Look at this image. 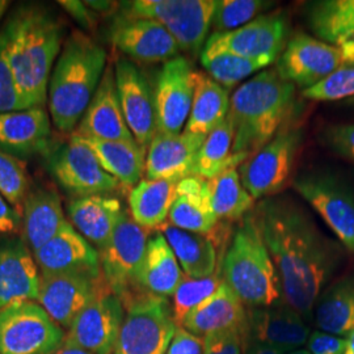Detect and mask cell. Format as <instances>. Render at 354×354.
I'll list each match as a JSON object with an SVG mask.
<instances>
[{
    "label": "cell",
    "instance_id": "cell-2",
    "mask_svg": "<svg viewBox=\"0 0 354 354\" xmlns=\"http://www.w3.org/2000/svg\"><path fill=\"white\" fill-rule=\"evenodd\" d=\"M3 30L8 61L26 108H44L51 67L62 48V26L46 10L26 6L13 13Z\"/></svg>",
    "mask_w": 354,
    "mask_h": 354
},
{
    "label": "cell",
    "instance_id": "cell-41",
    "mask_svg": "<svg viewBox=\"0 0 354 354\" xmlns=\"http://www.w3.org/2000/svg\"><path fill=\"white\" fill-rule=\"evenodd\" d=\"M266 8V3L261 0H215L212 20L214 33H226L245 26Z\"/></svg>",
    "mask_w": 354,
    "mask_h": 354
},
{
    "label": "cell",
    "instance_id": "cell-20",
    "mask_svg": "<svg viewBox=\"0 0 354 354\" xmlns=\"http://www.w3.org/2000/svg\"><path fill=\"white\" fill-rule=\"evenodd\" d=\"M41 273L24 239L0 241V310L37 301Z\"/></svg>",
    "mask_w": 354,
    "mask_h": 354
},
{
    "label": "cell",
    "instance_id": "cell-30",
    "mask_svg": "<svg viewBox=\"0 0 354 354\" xmlns=\"http://www.w3.org/2000/svg\"><path fill=\"white\" fill-rule=\"evenodd\" d=\"M184 279V272L165 235L155 232L147 243L140 272V288L158 297H171Z\"/></svg>",
    "mask_w": 354,
    "mask_h": 354
},
{
    "label": "cell",
    "instance_id": "cell-11",
    "mask_svg": "<svg viewBox=\"0 0 354 354\" xmlns=\"http://www.w3.org/2000/svg\"><path fill=\"white\" fill-rule=\"evenodd\" d=\"M64 339V328L33 301L0 310V354H50Z\"/></svg>",
    "mask_w": 354,
    "mask_h": 354
},
{
    "label": "cell",
    "instance_id": "cell-51",
    "mask_svg": "<svg viewBox=\"0 0 354 354\" xmlns=\"http://www.w3.org/2000/svg\"><path fill=\"white\" fill-rule=\"evenodd\" d=\"M244 354H285V352L264 342H254L245 349Z\"/></svg>",
    "mask_w": 354,
    "mask_h": 354
},
{
    "label": "cell",
    "instance_id": "cell-37",
    "mask_svg": "<svg viewBox=\"0 0 354 354\" xmlns=\"http://www.w3.org/2000/svg\"><path fill=\"white\" fill-rule=\"evenodd\" d=\"M234 130L230 120L226 118L221 125L206 136L203 146L197 153L196 165L192 176L210 180L230 168H239L247 158L232 155Z\"/></svg>",
    "mask_w": 354,
    "mask_h": 354
},
{
    "label": "cell",
    "instance_id": "cell-17",
    "mask_svg": "<svg viewBox=\"0 0 354 354\" xmlns=\"http://www.w3.org/2000/svg\"><path fill=\"white\" fill-rule=\"evenodd\" d=\"M109 39L115 49L142 64H165L180 50L165 26L151 19L125 12L114 19Z\"/></svg>",
    "mask_w": 354,
    "mask_h": 354
},
{
    "label": "cell",
    "instance_id": "cell-10",
    "mask_svg": "<svg viewBox=\"0 0 354 354\" xmlns=\"http://www.w3.org/2000/svg\"><path fill=\"white\" fill-rule=\"evenodd\" d=\"M46 167L59 187L75 198L111 194L121 185L77 134L46 151Z\"/></svg>",
    "mask_w": 354,
    "mask_h": 354
},
{
    "label": "cell",
    "instance_id": "cell-27",
    "mask_svg": "<svg viewBox=\"0 0 354 354\" xmlns=\"http://www.w3.org/2000/svg\"><path fill=\"white\" fill-rule=\"evenodd\" d=\"M124 212L120 200L109 194L79 197L67 205L71 225L91 244H95L99 251L111 239Z\"/></svg>",
    "mask_w": 354,
    "mask_h": 354
},
{
    "label": "cell",
    "instance_id": "cell-39",
    "mask_svg": "<svg viewBox=\"0 0 354 354\" xmlns=\"http://www.w3.org/2000/svg\"><path fill=\"white\" fill-rule=\"evenodd\" d=\"M273 62L269 58L251 59L228 53L201 54V64L206 74L227 89L259 71L261 73Z\"/></svg>",
    "mask_w": 354,
    "mask_h": 354
},
{
    "label": "cell",
    "instance_id": "cell-19",
    "mask_svg": "<svg viewBox=\"0 0 354 354\" xmlns=\"http://www.w3.org/2000/svg\"><path fill=\"white\" fill-rule=\"evenodd\" d=\"M114 75L127 127L140 147L147 150L158 131L153 89L138 66L127 58L115 62Z\"/></svg>",
    "mask_w": 354,
    "mask_h": 354
},
{
    "label": "cell",
    "instance_id": "cell-28",
    "mask_svg": "<svg viewBox=\"0 0 354 354\" xmlns=\"http://www.w3.org/2000/svg\"><path fill=\"white\" fill-rule=\"evenodd\" d=\"M21 215L23 239L33 253L51 241L67 221L58 193L45 188L28 192Z\"/></svg>",
    "mask_w": 354,
    "mask_h": 354
},
{
    "label": "cell",
    "instance_id": "cell-1",
    "mask_svg": "<svg viewBox=\"0 0 354 354\" xmlns=\"http://www.w3.org/2000/svg\"><path fill=\"white\" fill-rule=\"evenodd\" d=\"M279 274L282 298L310 317L342 260L339 243L327 238L299 203L273 196L253 212Z\"/></svg>",
    "mask_w": 354,
    "mask_h": 354
},
{
    "label": "cell",
    "instance_id": "cell-13",
    "mask_svg": "<svg viewBox=\"0 0 354 354\" xmlns=\"http://www.w3.org/2000/svg\"><path fill=\"white\" fill-rule=\"evenodd\" d=\"M294 189L323 218L342 245L354 253V190L328 174H306Z\"/></svg>",
    "mask_w": 354,
    "mask_h": 354
},
{
    "label": "cell",
    "instance_id": "cell-29",
    "mask_svg": "<svg viewBox=\"0 0 354 354\" xmlns=\"http://www.w3.org/2000/svg\"><path fill=\"white\" fill-rule=\"evenodd\" d=\"M168 221L180 230L203 235L216 226L219 219L212 209L206 180L189 176L177 183L176 197Z\"/></svg>",
    "mask_w": 354,
    "mask_h": 354
},
{
    "label": "cell",
    "instance_id": "cell-3",
    "mask_svg": "<svg viewBox=\"0 0 354 354\" xmlns=\"http://www.w3.org/2000/svg\"><path fill=\"white\" fill-rule=\"evenodd\" d=\"M295 86L268 68L243 83L230 99L232 155L250 158L283 127L294 104Z\"/></svg>",
    "mask_w": 354,
    "mask_h": 354
},
{
    "label": "cell",
    "instance_id": "cell-34",
    "mask_svg": "<svg viewBox=\"0 0 354 354\" xmlns=\"http://www.w3.org/2000/svg\"><path fill=\"white\" fill-rule=\"evenodd\" d=\"M175 181L143 178L129 194V212L146 230L163 226L176 197Z\"/></svg>",
    "mask_w": 354,
    "mask_h": 354
},
{
    "label": "cell",
    "instance_id": "cell-9",
    "mask_svg": "<svg viewBox=\"0 0 354 354\" xmlns=\"http://www.w3.org/2000/svg\"><path fill=\"white\" fill-rule=\"evenodd\" d=\"M304 131L282 127L264 147L251 155L238 168L241 184L254 201L277 196L285 187L301 147Z\"/></svg>",
    "mask_w": 354,
    "mask_h": 354
},
{
    "label": "cell",
    "instance_id": "cell-49",
    "mask_svg": "<svg viewBox=\"0 0 354 354\" xmlns=\"http://www.w3.org/2000/svg\"><path fill=\"white\" fill-rule=\"evenodd\" d=\"M21 226V214L0 194V235H12Z\"/></svg>",
    "mask_w": 354,
    "mask_h": 354
},
{
    "label": "cell",
    "instance_id": "cell-54",
    "mask_svg": "<svg viewBox=\"0 0 354 354\" xmlns=\"http://www.w3.org/2000/svg\"><path fill=\"white\" fill-rule=\"evenodd\" d=\"M7 8H8V1L7 0H0V19L6 13Z\"/></svg>",
    "mask_w": 354,
    "mask_h": 354
},
{
    "label": "cell",
    "instance_id": "cell-8",
    "mask_svg": "<svg viewBox=\"0 0 354 354\" xmlns=\"http://www.w3.org/2000/svg\"><path fill=\"white\" fill-rule=\"evenodd\" d=\"M122 10L155 20L165 26L180 50L197 55L207 41L215 0H136L125 3Z\"/></svg>",
    "mask_w": 354,
    "mask_h": 354
},
{
    "label": "cell",
    "instance_id": "cell-53",
    "mask_svg": "<svg viewBox=\"0 0 354 354\" xmlns=\"http://www.w3.org/2000/svg\"><path fill=\"white\" fill-rule=\"evenodd\" d=\"M345 339H346V348L344 354H354V327Z\"/></svg>",
    "mask_w": 354,
    "mask_h": 354
},
{
    "label": "cell",
    "instance_id": "cell-5",
    "mask_svg": "<svg viewBox=\"0 0 354 354\" xmlns=\"http://www.w3.org/2000/svg\"><path fill=\"white\" fill-rule=\"evenodd\" d=\"M223 279L252 308L279 302V274L252 212L241 219L223 259Z\"/></svg>",
    "mask_w": 354,
    "mask_h": 354
},
{
    "label": "cell",
    "instance_id": "cell-46",
    "mask_svg": "<svg viewBox=\"0 0 354 354\" xmlns=\"http://www.w3.org/2000/svg\"><path fill=\"white\" fill-rule=\"evenodd\" d=\"M323 142L336 155L354 162V124H339L323 131Z\"/></svg>",
    "mask_w": 354,
    "mask_h": 354
},
{
    "label": "cell",
    "instance_id": "cell-50",
    "mask_svg": "<svg viewBox=\"0 0 354 354\" xmlns=\"http://www.w3.org/2000/svg\"><path fill=\"white\" fill-rule=\"evenodd\" d=\"M59 4L64 7L67 12L70 13L79 24L86 28H92L95 24V13L89 11V7L86 3L75 1V0H64L59 1Z\"/></svg>",
    "mask_w": 354,
    "mask_h": 354
},
{
    "label": "cell",
    "instance_id": "cell-43",
    "mask_svg": "<svg viewBox=\"0 0 354 354\" xmlns=\"http://www.w3.org/2000/svg\"><path fill=\"white\" fill-rule=\"evenodd\" d=\"M302 95L314 102H337L354 97V66H345L311 88L304 89Z\"/></svg>",
    "mask_w": 354,
    "mask_h": 354
},
{
    "label": "cell",
    "instance_id": "cell-44",
    "mask_svg": "<svg viewBox=\"0 0 354 354\" xmlns=\"http://www.w3.org/2000/svg\"><path fill=\"white\" fill-rule=\"evenodd\" d=\"M26 102L23 100L11 64L7 55V36L6 32L0 30V114L24 111Z\"/></svg>",
    "mask_w": 354,
    "mask_h": 354
},
{
    "label": "cell",
    "instance_id": "cell-33",
    "mask_svg": "<svg viewBox=\"0 0 354 354\" xmlns=\"http://www.w3.org/2000/svg\"><path fill=\"white\" fill-rule=\"evenodd\" d=\"M159 228L175 253L185 276L192 279H205L214 274L216 250L209 236L184 231L169 223H165Z\"/></svg>",
    "mask_w": 354,
    "mask_h": 354
},
{
    "label": "cell",
    "instance_id": "cell-38",
    "mask_svg": "<svg viewBox=\"0 0 354 354\" xmlns=\"http://www.w3.org/2000/svg\"><path fill=\"white\" fill-rule=\"evenodd\" d=\"M212 209L218 219L239 221L252 212L254 200L241 184L236 167L206 180Z\"/></svg>",
    "mask_w": 354,
    "mask_h": 354
},
{
    "label": "cell",
    "instance_id": "cell-4",
    "mask_svg": "<svg viewBox=\"0 0 354 354\" xmlns=\"http://www.w3.org/2000/svg\"><path fill=\"white\" fill-rule=\"evenodd\" d=\"M106 53L92 38L74 30L51 73L48 102L53 124L70 133L79 125L102 82Z\"/></svg>",
    "mask_w": 354,
    "mask_h": 354
},
{
    "label": "cell",
    "instance_id": "cell-35",
    "mask_svg": "<svg viewBox=\"0 0 354 354\" xmlns=\"http://www.w3.org/2000/svg\"><path fill=\"white\" fill-rule=\"evenodd\" d=\"M314 317L322 330L346 337L354 327V277L333 283L319 297Z\"/></svg>",
    "mask_w": 354,
    "mask_h": 354
},
{
    "label": "cell",
    "instance_id": "cell-36",
    "mask_svg": "<svg viewBox=\"0 0 354 354\" xmlns=\"http://www.w3.org/2000/svg\"><path fill=\"white\" fill-rule=\"evenodd\" d=\"M308 24L320 41L342 46L354 42V0L315 1L308 10Z\"/></svg>",
    "mask_w": 354,
    "mask_h": 354
},
{
    "label": "cell",
    "instance_id": "cell-56",
    "mask_svg": "<svg viewBox=\"0 0 354 354\" xmlns=\"http://www.w3.org/2000/svg\"><path fill=\"white\" fill-rule=\"evenodd\" d=\"M352 102V104H354V97H353V99H352V102Z\"/></svg>",
    "mask_w": 354,
    "mask_h": 354
},
{
    "label": "cell",
    "instance_id": "cell-26",
    "mask_svg": "<svg viewBox=\"0 0 354 354\" xmlns=\"http://www.w3.org/2000/svg\"><path fill=\"white\" fill-rule=\"evenodd\" d=\"M245 326L247 311L244 304L225 279L214 294L190 311L181 324L183 328L200 337Z\"/></svg>",
    "mask_w": 354,
    "mask_h": 354
},
{
    "label": "cell",
    "instance_id": "cell-22",
    "mask_svg": "<svg viewBox=\"0 0 354 354\" xmlns=\"http://www.w3.org/2000/svg\"><path fill=\"white\" fill-rule=\"evenodd\" d=\"M75 134L84 138L137 143L121 109L112 66L105 68L99 88L80 120Z\"/></svg>",
    "mask_w": 354,
    "mask_h": 354
},
{
    "label": "cell",
    "instance_id": "cell-55",
    "mask_svg": "<svg viewBox=\"0 0 354 354\" xmlns=\"http://www.w3.org/2000/svg\"><path fill=\"white\" fill-rule=\"evenodd\" d=\"M288 354H311L308 351H304V349H295V351H291L290 353Z\"/></svg>",
    "mask_w": 354,
    "mask_h": 354
},
{
    "label": "cell",
    "instance_id": "cell-52",
    "mask_svg": "<svg viewBox=\"0 0 354 354\" xmlns=\"http://www.w3.org/2000/svg\"><path fill=\"white\" fill-rule=\"evenodd\" d=\"M50 354H93L77 346L74 342H68L67 339H64V342Z\"/></svg>",
    "mask_w": 354,
    "mask_h": 354
},
{
    "label": "cell",
    "instance_id": "cell-45",
    "mask_svg": "<svg viewBox=\"0 0 354 354\" xmlns=\"http://www.w3.org/2000/svg\"><path fill=\"white\" fill-rule=\"evenodd\" d=\"M247 326L206 335L203 339V354H244Z\"/></svg>",
    "mask_w": 354,
    "mask_h": 354
},
{
    "label": "cell",
    "instance_id": "cell-6",
    "mask_svg": "<svg viewBox=\"0 0 354 354\" xmlns=\"http://www.w3.org/2000/svg\"><path fill=\"white\" fill-rule=\"evenodd\" d=\"M124 307L127 315L112 354H167L177 328L167 298L142 291Z\"/></svg>",
    "mask_w": 354,
    "mask_h": 354
},
{
    "label": "cell",
    "instance_id": "cell-7",
    "mask_svg": "<svg viewBox=\"0 0 354 354\" xmlns=\"http://www.w3.org/2000/svg\"><path fill=\"white\" fill-rule=\"evenodd\" d=\"M150 232L124 212L106 245L99 251L102 277L125 304L142 292L140 272Z\"/></svg>",
    "mask_w": 354,
    "mask_h": 354
},
{
    "label": "cell",
    "instance_id": "cell-14",
    "mask_svg": "<svg viewBox=\"0 0 354 354\" xmlns=\"http://www.w3.org/2000/svg\"><path fill=\"white\" fill-rule=\"evenodd\" d=\"M286 17L281 12L260 15L251 23L226 33H213L201 54L228 53L251 59L276 61L285 44Z\"/></svg>",
    "mask_w": 354,
    "mask_h": 354
},
{
    "label": "cell",
    "instance_id": "cell-18",
    "mask_svg": "<svg viewBox=\"0 0 354 354\" xmlns=\"http://www.w3.org/2000/svg\"><path fill=\"white\" fill-rule=\"evenodd\" d=\"M122 301L108 288L76 317L66 339L93 354L113 353L125 319Z\"/></svg>",
    "mask_w": 354,
    "mask_h": 354
},
{
    "label": "cell",
    "instance_id": "cell-16",
    "mask_svg": "<svg viewBox=\"0 0 354 354\" xmlns=\"http://www.w3.org/2000/svg\"><path fill=\"white\" fill-rule=\"evenodd\" d=\"M194 75L188 59L175 57L160 68L153 88L156 133L180 134L189 118Z\"/></svg>",
    "mask_w": 354,
    "mask_h": 354
},
{
    "label": "cell",
    "instance_id": "cell-25",
    "mask_svg": "<svg viewBox=\"0 0 354 354\" xmlns=\"http://www.w3.org/2000/svg\"><path fill=\"white\" fill-rule=\"evenodd\" d=\"M50 137V118L42 106L0 114L1 151L13 156L46 152Z\"/></svg>",
    "mask_w": 354,
    "mask_h": 354
},
{
    "label": "cell",
    "instance_id": "cell-48",
    "mask_svg": "<svg viewBox=\"0 0 354 354\" xmlns=\"http://www.w3.org/2000/svg\"><path fill=\"white\" fill-rule=\"evenodd\" d=\"M167 354H203V339L177 327Z\"/></svg>",
    "mask_w": 354,
    "mask_h": 354
},
{
    "label": "cell",
    "instance_id": "cell-21",
    "mask_svg": "<svg viewBox=\"0 0 354 354\" xmlns=\"http://www.w3.org/2000/svg\"><path fill=\"white\" fill-rule=\"evenodd\" d=\"M41 274L80 272L102 276L100 254L67 219L59 232L33 253Z\"/></svg>",
    "mask_w": 354,
    "mask_h": 354
},
{
    "label": "cell",
    "instance_id": "cell-24",
    "mask_svg": "<svg viewBox=\"0 0 354 354\" xmlns=\"http://www.w3.org/2000/svg\"><path fill=\"white\" fill-rule=\"evenodd\" d=\"M247 330L254 342L276 346L285 353L308 340L310 329L290 306L256 307L247 313Z\"/></svg>",
    "mask_w": 354,
    "mask_h": 354
},
{
    "label": "cell",
    "instance_id": "cell-15",
    "mask_svg": "<svg viewBox=\"0 0 354 354\" xmlns=\"http://www.w3.org/2000/svg\"><path fill=\"white\" fill-rule=\"evenodd\" d=\"M108 288L102 274H41L37 302L57 324L68 329L76 317Z\"/></svg>",
    "mask_w": 354,
    "mask_h": 354
},
{
    "label": "cell",
    "instance_id": "cell-12",
    "mask_svg": "<svg viewBox=\"0 0 354 354\" xmlns=\"http://www.w3.org/2000/svg\"><path fill=\"white\" fill-rule=\"evenodd\" d=\"M345 66H354V42L335 46L319 38L297 35L288 42L276 70L282 79L307 89Z\"/></svg>",
    "mask_w": 354,
    "mask_h": 354
},
{
    "label": "cell",
    "instance_id": "cell-40",
    "mask_svg": "<svg viewBox=\"0 0 354 354\" xmlns=\"http://www.w3.org/2000/svg\"><path fill=\"white\" fill-rule=\"evenodd\" d=\"M222 282L223 279L218 273L205 279H192L184 274V279L174 294L172 304V314L177 327H181L190 311L214 294Z\"/></svg>",
    "mask_w": 354,
    "mask_h": 354
},
{
    "label": "cell",
    "instance_id": "cell-23",
    "mask_svg": "<svg viewBox=\"0 0 354 354\" xmlns=\"http://www.w3.org/2000/svg\"><path fill=\"white\" fill-rule=\"evenodd\" d=\"M206 136L183 131L180 134L156 133L146 156V178L178 183L193 175L197 153Z\"/></svg>",
    "mask_w": 354,
    "mask_h": 354
},
{
    "label": "cell",
    "instance_id": "cell-42",
    "mask_svg": "<svg viewBox=\"0 0 354 354\" xmlns=\"http://www.w3.org/2000/svg\"><path fill=\"white\" fill-rule=\"evenodd\" d=\"M29 192L26 165L8 152L0 150V194L21 214Z\"/></svg>",
    "mask_w": 354,
    "mask_h": 354
},
{
    "label": "cell",
    "instance_id": "cell-31",
    "mask_svg": "<svg viewBox=\"0 0 354 354\" xmlns=\"http://www.w3.org/2000/svg\"><path fill=\"white\" fill-rule=\"evenodd\" d=\"M230 99L227 88L207 74L196 73L193 102L184 131L198 136L210 134L227 118Z\"/></svg>",
    "mask_w": 354,
    "mask_h": 354
},
{
    "label": "cell",
    "instance_id": "cell-32",
    "mask_svg": "<svg viewBox=\"0 0 354 354\" xmlns=\"http://www.w3.org/2000/svg\"><path fill=\"white\" fill-rule=\"evenodd\" d=\"M80 137V136H79ZM102 168L121 185L136 187L146 172V149L138 143L80 137Z\"/></svg>",
    "mask_w": 354,
    "mask_h": 354
},
{
    "label": "cell",
    "instance_id": "cell-47",
    "mask_svg": "<svg viewBox=\"0 0 354 354\" xmlns=\"http://www.w3.org/2000/svg\"><path fill=\"white\" fill-rule=\"evenodd\" d=\"M308 352L311 354H344L346 339L327 332H314L308 340Z\"/></svg>",
    "mask_w": 354,
    "mask_h": 354
}]
</instances>
